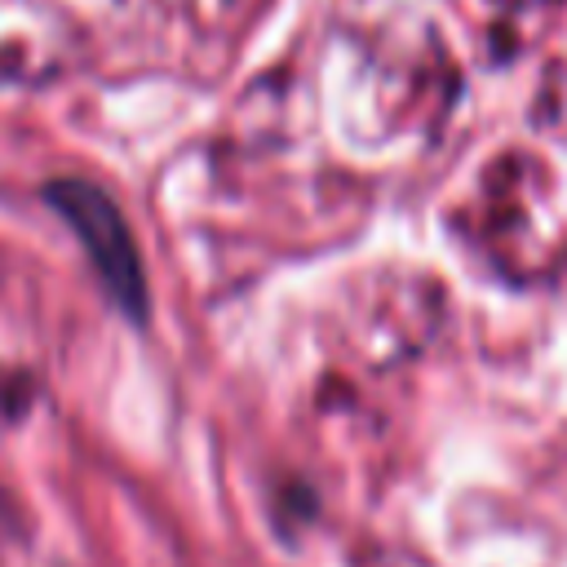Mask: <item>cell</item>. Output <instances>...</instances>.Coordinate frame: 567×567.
I'll return each instance as SVG.
<instances>
[{
	"label": "cell",
	"instance_id": "6da1fadb",
	"mask_svg": "<svg viewBox=\"0 0 567 567\" xmlns=\"http://www.w3.org/2000/svg\"><path fill=\"white\" fill-rule=\"evenodd\" d=\"M44 204L66 221V230L80 239L102 292L128 323L151 319V288H146V266L133 244V230L120 213V204L89 177H53L44 182Z\"/></svg>",
	"mask_w": 567,
	"mask_h": 567
}]
</instances>
